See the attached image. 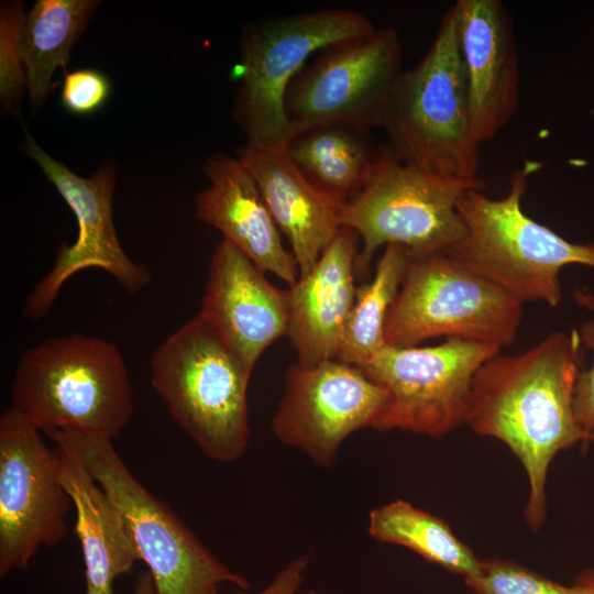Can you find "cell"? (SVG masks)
<instances>
[{
	"label": "cell",
	"instance_id": "cell-1",
	"mask_svg": "<svg viewBox=\"0 0 594 594\" xmlns=\"http://www.w3.org/2000/svg\"><path fill=\"white\" fill-rule=\"evenodd\" d=\"M583 349L579 331L552 332L520 354L487 360L472 381L465 424L504 442L521 462L529 483L525 519L535 531L546 519L551 461L584 442L572 410Z\"/></svg>",
	"mask_w": 594,
	"mask_h": 594
},
{
	"label": "cell",
	"instance_id": "cell-2",
	"mask_svg": "<svg viewBox=\"0 0 594 594\" xmlns=\"http://www.w3.org/2000/svg\"><path fill=\"white\" fill-rule=\"evenodd\" d=\"M11 400L45 433L70 429L113 439L133 414V387L120 350L81 333L26 350L13 375Z\"/></svg>",
	"mask_w": 594,
	"mask_h": 594
},
{
	"label": "cell",
	"instance_id": "cell-3",
	"mask_svg": "<svg viewBox=\"0 0 594 594\" xmlns=\"http://www.w3.org/2000/svg\"><path fill=\"white\" fill-rule=\"evenodd\" d=\"M539 167L527 162L517 168L498 199L483 189L465 191L458 202L465 233L447 253L522 304L556 307L562 298L560 271L570 264L594 267V243L570 242L522 211L528 178Z\"/></svg>",
	"mask_w": 594,
	"mask_h": 594
},
{
	"label": "cell",
	"instance_id": "cell-4",
	"mask_svg": "<svg viewBox=\"0 0 594 594\" xmlns=\"http://www.w3.org/2000/svg\"><path fill=\"white\" fill-rule=\"evenodd\" d=\"M383 129L400 161L483 189L453 6L422 59L403 73Z\"/></svg>",
	"mask_w": 594,
	"mask_h": 594
},
{
	"label": "cell",
	"instance_id": "cell-5",
	"mask_svg": "<svg viewBox=\"0 0 594 594\" xmlns=\"http://www.w3.org/2000/svg\"><path fill=\"white\" fill-rule=\"evenodd\" d=\"M252 372L200 314L155 350L151 383L170 416L210 459L232 462L248 447Z\"/></svg>",
	"mask_w": 594,
	"mask_h": 594
},
{
	"label": "cell",
	"instance_id": "cell-6",
	"mask_svg": "<svg viewBox=\"0 0 594 594\" xmlns=\"http://www.w3.org/2000/svg\"><path fill=\"white\" fill-rule=\"evenodd\" d=\"M52 432L75 449L118 510L156 594H218L224 582L249 586L141 484L117 452L113 439L70 429Z\"/></svg>",
	"mask_w": 594,
	"mask_h": 594
},
{
	"label": "cell",
	"instance_id": "cell-7",
	"mask_svg": "<svg viewBox=\"0 0 594 594\" xmlns=\"http://www.w3.org/2000/svg\"><path fill=\"white\" fill-rule=\"evenodd\" d=\"M373 30L366 15L350 9L275 15L246 24L240 40L241 85L233 107L246 145L286 146L294 131L285 96L307 59L330 44Z\"/></svg>",
	"mask_w": 594,
	"mask_h": 594
},
{
	"label": "cell",
	"instance_id": "cell-8",
	"mask_svg": "<svg viewBox=\"0 0 594 594\" xmlns=\"http://www.w3.org/2000/svg\"><path fill=\"white\" fill-rule=\"evenodd\" d=\"M409 254V253H408ZM522 302L455 262L447 252L408 256L387 314V345L410 348L437 337L496 345L513 343Z\"/></svg>",
	"mask_w": 594,
	"mask_h": 594
},
{
	"label": "cell",
	"instance_id": "cell-9",
	"mask_svg": "<svg viewBox=\"0 0 594 594\" xmlns=\"http://www.w3.org/2000/svg\"><path fill=\"white\" fill-rule=\"evenodd\" d=\"M464 183L430 174L382 153L362 189L340 209L341 227L354 230L362 243L358 273L365 275L374 252L397 244L411 255L447 252L465 233L458 202Z\"/></svg>",
	"mask_w": 594,
	"mask_h": 594
},
{
	"label": "cell",
	"instance_id": "cell-10",
	"mask_svg": "<svg viewBox=\"0 0 594 594\" xmlns=\"http://www.w3.org/2000/svg\"><path fill=\"white\" fill-rule=\"evenodd\" d=\"M396 30L330 44L295 76L285 96L294 135L327 125L383 128L404 73Z\"/></svg>",
	"mask_w": 594,
	"mask_h": 594
},
{
	"label": "cell",
	"instance_id": "cell-11",
	"mask_svg": "<svg viewBox=\"0 0 594 594\" xmlns=\"http://www.w3.org/2000/svg\"><path fill=\"white\" fill-rule=\"evenodd\" d=\"M492 344L449 338L431 346L385 345L359 366L389 399L374 429L442 437L465 422L472 381L497 355Z\"/></svg>",
	"mask_w": 594,
	"mask_h": 594
},
{
	"label": "cell",
	"instance_id": "cell-12",
	"mask_svg": "<svg viewBox=\"0 0 594 594\" xmlns=\"http://www.w3.org/2000/svg\"><path fill=\"white\" fill-rule=\"evenodd\" d=\"M74 507L55 450L12 406L0 417V574L25 569L42 547L58 544Z\"/></svg>",
	"mask_w": 594,
	"mask_h": 594
},
{
	"label": "cell",
	"instance_id": "cell-13",
	"mask_svg": "<svg viewBox=\"0 0 594 594\" xmlns=\"http://www.w3.org/2000/svg\"><path fill=\"white\" fill-rule=\"evenodd\" d=\"M388 391L355 365L328 360L293 364L272 420L278 440L330 466L343 441L361 428H374L386 408Z\"/></svg>",
	"mask_w": 594,
	"mask_h": 594
},
{
	"label": "cell",
	"instance_id": "cell-14",
	"mask_svg": "<svg viewBox=\"0 0 594 594\" xmlns=\"http://www.w3.org/2000/svg\"><path fill=\"white\" fill-rule=\"evenodd\" d=\"M25 148L73 210L78 235L73 244H61L53 267L26 297L23 315L31 320L45 316L64 283L91 267L107 272L130 294L144 288L151 274L128 256L113 223L114 167L107 164L85 178L50 156L31 136L26 139Z\"/></svg>",
	"mask_w": 594,
	"mask_h": 594
},
{
	"label": "cell",
	"instance_id": "cell-15",
	"mask_svg": "<svg viewBox=\"0 0 594 594\" xmlns=\"http://www.w3.org/2000/svg\"><path fill=\"white\" fill-rule=\"evenodd\" d=\"M253 372L263 352L288 327V290L276 288L240 249L223 239L216 248L199 312Z\"/></svg>",
	"mask_w": 594,
	"mask_h": 594
},
{
	"label": "cell",
	"instance_id": "cell-16",
	"mask_svg": "<svg viewBox=\"0 0 594 594\" xmlns=\"http://www.w3.org/2000/svg\"><path fill=\"white\" fill-rule=\"evenodd\" d=\"M473 133L480 144L494 139L519 102V58L513 21L499 0L453 4Z\"/></svg>",
	"mask_w": 594,
	"mask_h": 594
},
{
	"label": "cell",
	"instance_id": "cell-17",
	"mask_svg": "<svg viewBox=\"0 0 594 594\" xmlns=\"http://www.w3.org/2000/svg\"><path fill=\"white\" fill-rule=\"evenodd\" d=\"M358 233L341 227L309 273L288 290V337L297 363L336 360L356 297Z\"/></svg>",
	"mask_w": 594,
	"mask_h": 594
},
{
	"label": "cell",
	"instance_id": "cell-18",
	"mask_svg": "<svg viewBox=\"0 0 594 594\" xmlns=\"http://www.w3.org/2000/svg\"><path fill=\"white\" fill-rule=\"evenodd\" d=\"M204 170L210 185L195 198L196 217L219 230L261 271L293 286L299 278L297 263L248 168L239 158L217 153Z\"/></svg>",
	"mask_w": 594,
	"mask_h": 594
},
{
	"label": "cell",
	"instance_id": "cell-19",
	"mask_svg": "<svg viewBox=\"0 0 594 594\" xmlns=\"http://www.w3.org/2000/svg\"><path fill=\"white\" fill-rule=\"evenodd\" d=\"M238 158L253 176L290 245L299 277L311 271L341 228V204L316 188L289 158L285 146L245 145Z\"/></svg>",
	"mask_w": 594,
	"mask_h": 594
},
{
	"label": "cell",
	"instance_id": "cell-20",
	"mask_svg": "<svg viewBox=\"0 0 594 594\" xmlns=\"http://www.w3.org/2000/svg\"><path fill=\"white\" fill-rule=\"evenodd\" d=\"M285 147L300 173L341 205L362 189L383 150L372 143L369 131L345 125L297 133Z\"/></svg>",
	"mask_w": 594,
	"mask_h": 594
},
{
	"label": "cell",
	"instance_id": "cell-21",
	"mask_svg": "<svg viewBox=\"0 0 594 594\" xmlns=\"http://www.w3.org/2000/svg\"><path fill=\"white\" fill-rule=\"evenodd\" d=\"M96 6L92 0H38L25 15L21 50L32 105L51 94L55 70L67 64Z\"/></svg>",
	"mask_w": 594,
	"mask_h": 594
},
{
	"label": "cell",
	"instance_id": "cell-22",
	"mask_svg": "<svg viewBox=\"0 0 594 594\" xmlns=\"http://www.w3.org/2000/svg\"><path fill=\"white\" fill-rule=\"evenodd\" d=\"M367 530L380 542L405 547L464 578L477 570L480 559L443 519L406 501L396 499L373 509Z\"/></svg>",
	"mask_w": 594,
	"mask_h": 594
},
{
	"label": "cell",
	"instance_id": "cell-23",
	"mask_svg": "<svg viewBox=\"0 0 594 594\" xmlns=\"http://www.w3.org/2000/svg\"><path fill=\"white\" fill-rule=\"evenodd\" d=\"M408 256L402 245L385 246L372 279L358 286L336 360L361 366L386 345L385 322L399 290Z\"/></svg>",
	"mask_w": 594,
	"mask_h": 594
},
{
	"label": "cell",
	"instance_id": "cell-24",
	"mask_svg": "<svg viewBox=\"0 0 594 594\" xmlns=\"http://www.w3.org/2000/svg\"><path fill=\"white\" fill-rule=\"evenodd\" d=\"M474 594H572L570 586L552 581L512 560H480L477 570L465 576Z\"/></svg>",
	"mask_w": 594,
	"mask_h": 594
},
{
	"label": "cell",
	"instance_id": "cell-25",
	"mask_svg": "<svg viewBox=\"0 0 594 594\" xmlns=\"http://www.w3.org/2000/svg\"><path fill=\"white\" fill-rule=\"evenodd\" d=\"M23 9V3L10 1L2 3L0 11V97L9 110L26 86L21 50Z\"/></svg>",
	"mask_w": 594,
	"mask_h": 594
},
{
	"label": "cell",
	"instance_id": "cell-26",
	"mask_svg": "<svg viewBox=\"0 0 594 594\" xmlns=\"http://www.w3.org/2000/svg\"><path fill=\"white\" fill-rule=\"evenodd\" d=\"M574 300L582 307L594 310V296L580 289L573 294ZM584 349L593 353V363L590 370H582L578 375L572 410L574 420L584 436L583 444L594 442V319L585 321L579 330Z\"/></svg>",
	"mask_w": 594,
	"mask_h": 594
},
{
	"label": "cell",
	"instance_id": "cell-27",
	"mask_svg": "<svg viewBox=\"0 0 594 594\" xmlns=\"http://www.w3.org/2000/svg\"><path fill=\"white\" fill-rule=\"evenodd\" d=\"M111 85L99 70L84 68L66 73L61 100L64 108L76 116L90 114L108 100Z\"/></svg>",
	"mask_w": 594,
	"mask_h": 594
},
{
	"label": "cell",
	"instance_id": "cell-28",
	"mask_svg": "<svg viewBox=\"0 0 594 594\" xmlns=\"http://www.w3.org/2000/svg\"><path fill=\"white\" fill-rule=\"evenodd\" d=\"M307 566V558L299 557L284 568L274 581L258 594H296L299 588L304 572Z\"/></svg>",
	"mask_w": 594,
	"mask_h": 594
},
{
	"label": "cell",
	"instance_id": "cell-29",
	"mask_svg": "<svg viewBox=\"0 0 594 594\" xmlns=\"http://www.w3.org/2000/svg\"><path fill=\"white\" fill-rule=\"evenodd\" d=\"M570 588L572 594H594V569L580 573Z\"/></svg>",
	"mask_w": 594,
	"mask_h": 594
},
{
	"label": "cell",
	"instance_id": "cell-30",
	"mask_svg": "<svg viewBox=\"0 0 594 594\" xmlns=\"http://www.w3.org/2000/svg\"><path fill=\"white\" fill-rule=\"evenodd\" d=\"M133 594H156L152 576L148 571L138 575Z\"/></svg>",
	"mask_w": 594,
	"mask_h": 594
}]
</instances>
